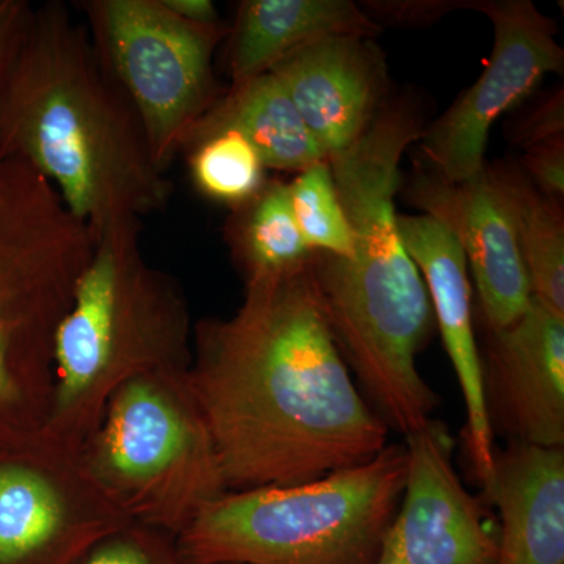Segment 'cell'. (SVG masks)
Returning <instances> with one entry per match:
<instances>
[{
    "mask_svg": "<svg viewBox=\"0 0 564 564\" xmlns=\"http://www.w3.org/2000/svg\"><path fill=\"white\" fill-rule=\"evenodd\" d=\"M188 381L228 491L310 484L388 447L334 339L313 259L250 278L231 317L196 322Z\"/></svg>",
    "mask_w": 564,
    "mask_h": 564,
    "instance_id": "1",
    "label": "cell"
},
{
    "mask_svg": "<svg viewBox=\"0 0 564 564\" xmlns=\"http://www.w3.org/2000/svg\"><path fill=\"white\" fill-rule=\"evenodd\" d=\"M0 155L50 182L95 237L165 210L173 195L131 104L62 2L33 7L0 99Z\"/></svg>",
    "mask_w": 564,
    "mask_h": 564,
    "instance_id": "2",
    "label": "cell"
},
{
    "mask_svg": "<svg viewBox=\"0 0 564 564\" xmlns=\"http://www.w3.org/2000/svg\"><path fill=\"white\" fill-rule=\"evenodd\" d=\"M422 135L417 111L408 102H392L361 139L328 158L352 250L350 258L321 252L313 258L337 347L377 414L404 436L433 419L440 404L415 364L432 325V304L404 248L395 212L400 163Z\"/></svg>",
    "mask_w": 564,
    "mask_h": 564,
    "instance_id": "3",
    "label": "cell"
},
{
    "mask_svg": "<svg viewBox=\"0 0 564 564\" xmlns=\"http://www.w3.org/2000/svg\"><path fill=\"white\" fill-rule=\"evenodd\" d=\"M140 221L95 237L54 340L50 417L41 437L82 448L118 389L192 362L191 310L180 282L141 252Z\"/></svg>",
    "mask_w": 564,
    "mask_h": 564,
    "instance_id": "4",
    "label": "cell"
},
{
    "mask_svg": "<svg viewBox=\"0 0 564 564\" xmlns=\"http://www.w3.org/2000/svg\"><path fill=\"white\" fill-rule=\"evenodd\" d=\"M406 452L293 486L228 491L176 538L185 564H377L402 500Z\"/></svg>",
    "mask_w": 564,
    "mask_h": 564,
    "instance_id": "5",
    "label": "cell"
},
{
    "mask_svg": "<svg viewBox=\"0 0 564 564\" xmlns=\"http://www.w3.org/2000/svg\"><path fill=\"white\" fill-rule=\"evenodd\" d=\"M93 247L50 182L0 155V413L33 437L50 417L55 334Z\"/></svg>",
    "mask_w": 564,
    "mask_h": 564,
    "instance_id": "6",
    "label": "cell"
},
{
    "mask_svg": "<svg viewBox=\"0 0 564 564\" xmlns=\"http://www.w3.org/2000/svg\"><path fill=\"white\" fill-rule=\"evenodd\" d=\"M80 454L132 525L174 540L228 492L188 370L144 375L118 389Z\"/></svg>",
    "mask_w": 564,
    "mask_h": 564,
    "instance_id": "7",
    "label": "cell"
},
{
    "mask_svg": "<svg viewBox=\"0 0 564 564\" xmlns=\"http://www.w3.org/2000/svg\"><path fill=\"white\" fill-rule=\"evenodd\" d=\"M80 10L99 61L166 172L218 102L212 58L225 31L181 20L162 0H88Z\"/></svg>",
    "mask_w": 564,
    "mask_h": 564,
    "instance_id": "8",
    "label": "cell"
},
{
    "mask_svg": "<svg viewBox=\"0 0 564 564\" xmlns=\"http://www.w3.org/2000/svg\"><path fill=\"white\" fill-rule=\"evenodd\" d=\"M129 525L80 448L40 437L0 462V564H79Z\"/></svg>",
    "mask_w": 564,
    "mask_h": 564,
    "instance_id": "9",
    "label": "cell"
},
{
    "mask_svg": "<svg viewBox=\"0 0 564 564\" xmlns=\"http://www.w3.org/2000/svg\"><path fill=\"white\" fill-rule=\"evenodd\" d=\"M494 29L486 68L432 128L423 131L421 150L433 173L445 181L473 180L485 170L494 122L518 106L547 74L562 73L564 52L554 22L529 0L469 2Z\"/></svg>",
    "mask_w": 564,
    "mask_h": 564,
    "instance_id": "10",
    "label": "cell"
},
{
    "mask_svg": "<svg viewBox=\"0 0 564 564\" xmlns=\"http://www.w3.org/2000/svg\"><path fill=\"white\" fill-rule=\"evenodd\" d=\"M441 421L406 434V481L377 564H496L497 534L454 466Z\"/></svg>",
    "mask_w": 564,
    "mask_h": 564,
    "instance_id": "11",
    "label": "cell"
},
{
    "mask_svg": "<svg viewBox=\"0 0 564 564\" xmlns=\"http://www.w3.org/2000/svg\"><path fill=\"white\" fill-rule=\"evenodd\" d=\"M481 375L492 434L564 447V317L532 296L521 317L488 328Z\"/></svg>",
    "mask_w": 564,
    "mask_h": 564,
    "instance_id": "12",
    "label": "cell"
},
{
    "mask_svg": "<svg viewBox=\"0 0 564 564\" xmlns=\"http://www.w3.org/2000/svg\"><path fill=\"white\" fill-rule=\"evenodd\" d=\"M410 196L458 240L477 284L486 328H503L521 317L532 291L513 226L486 166L463 182L421 174Z\"/></svg>",
    "mask_w": 564,
    "mask_h": 564,
    "instance_id": "13",
    "label": "cell"
},
{
    "mask_svg": "<svg viewBox=\"0 0 564 564\" xmlns=\"http://www.w3.org/2000/svg\"><path fill=\"white\" fill-rule=\"evenodd\" d=\"M326 161L361 139L383 109L386 69L361 36H328L273 66Z\"/></svg>",
    "mask_w": 564,
    "mask_h": 564,
    "instance_id": "14",
    "label": "cell"
},
{
    "mask_svg": "<svg viewBox=\"0 0 564 564\" xmlns=\"http://www.w3.org/2000/svg\"><path fill=\"white\" fill-rule=\"evenodd\" d=\"M399 229L404 248L432 296L433 317L440 326L466 404L467 451L475 477L485 489L491 480L496 444L486 411L466 258L454 234L430 215H399Z\"/></svg>",
    "mask_w": 564,
    "mask_h": 564,
    "instance_id": "15",
    "label": "cell"
},
{
    "mask_svg": "<svg viewBox=\"0 0 564 564\" xmlns=\"http://www.w3.org/2000/svg\"><path fill=\"white\" fill-rule=\"evenodd\" d=\"M484 491L500 514L496 564H564V447L496 452Z\"/></svg>",
    "mask_w": 564,
    "mask_h": 564,
    "instance_id": "16",
    "label": "cell"
},
{
    "mask_svg": "<svg viewBox=\"0 0 564 564\" xmlns=\"http://www.w3.org/2000/svg\"><path fill=\"white\" fill-rule=\"evenodd\" d=\"M378 22L350 0H247L229 43L232 85L269 73L289 54L328 36H370Z\"/></svg>",
    "mask_w": 564,
    "mask_h": 564,
    "instance_id": "17",
    "label": "cell"
},
{
    "mask_svg": "<svg viewBox=\"0 0 564 564\" xmlns=\"http://www.w3.org/2000/svg\"><path fill=\"white\" fill-rule=\"evenodd\" d=\"M220 129L239 132L254 148L265 169L302 173L326 161L313 133L273 73L243 84L212 107L193 131L188 147L199 137Z\"/></svg>",
    "mask_w": 564,
    "mask_h": 564,
    "instance_id": "18",
    "label": "cell"
},
{
    "mask_svg": "<svg viewBox=\"0 0 564 564\" xmlns=\"http://www.w3.org/2000/svg\"><path fill=\"white\" fill-rule=\"evenodd\" d=\"M513 226L530 291L564 317V218L560 203L538 191L522 170L486 166Z\"/></svg>",
    "mask_w": 564,
    "mask_h": 564,
    "instance_id": "19",
    "label": "cell"
},
{
    "mask_svg": "<svg viewBox=\"0 0 564 564\" xmlns=\"http://www.w3.org/2000/svg\"><path fill=\"white\" fill-rule=\"evenodd\" d=\"M247 206L250 209L239 231L247 280L289 272L314 258L293 214L289 185H265Z\"/></svg>",
    "mask_w": 564,
    "mask_h": 564,
    "instance_id": "20",
    "label": "cell"
},
{
    "mask_svg": "<svg viewBox=\"0 0 564 564\" xmlns=\"http://www.w3.org/2000/svg\"><path fill=\"white\" fill-rule=\"evenodd\" d=\"M192 144V180L207 198L247 206L265 187L267 169L239 132L220 129L199 137Z\"/></svg>",
    "mask_w": 564,
    "mask_h": 564,
    "instance_id": "21",
    "label": "cell"
},
{
    "mask_svg": "<svg viewBox=\"0 0 564 564\" xmlns=\"http://www.w3.org/2000/svg\"><path fill=\"white\" fill-rule=\"evenodd\" d=\"M293 214L310 250L334 258H350V225L328 161L314 163L289 185Z\"/></svg>",
    "mask_w": 564,
    "mask_h": 564,
    "instance_id": "22",
    "label": "cell"
},
{
    "mask_svg": "<svg viewBox=\"0 0 564 564\" xmlns=\"http://www.w3.org/2000/svg\"><path fill=\"white\" fill-rule=\"evenodd\" d=\"M79 564H185L169 534L129 525L93 547Z\"/></svg>",
    "mask_w": 564,
    "mask_h": 564,
    "instance_id": "23",
    "label": "cell"
},
{
    "mask_svg": "<svg viewBox=\"0 0 564 564\" xmlns=\"http://www.w3.org/2000/svg\"><path fill=\"white\" fill-rule=\"evenodd\" d=\"M525 176L534 187L556 202L564 195V141L560 139L544 141L525 150Z\"/></svg>",
    "mask_w": 564,
    "mask_h": 564,
    "instance_id": "24",
    "label": "cell"
},
{
    "mask_svg": "<svg viewBox=\"0 0 564 564\" xmlns=\"http://www.w3.org/2000/svg\"><path fill=\"white\" fill-rule=\"evenodd\" d=\"M33 7L28 0H0V99L9 82Z\"/></svg>",
    "mask_w": 564,
    "mask_h": 564,
    "instance_id": "25",
    "label": "cell"
},
{
    "mask_svg": "<svg viewBox=\"0 0 564 564\" xmlns=\"http://www.w3.org/2000/svg\"><path fill=\"white\" fill-rule=\"evenodd\" d=\"M564 131L563 91H556L544 102L538 104L533 110L516 124L513 140L518 147L529 148L544 141L560 139Z\"/></svg>",
    "mask_w": 564,
    "mask_h": 564,
    "instance_id": "26",
    "label": "cell"
},
{
    "mask_svg": "<svg viewBox=\"0 0 564 564\" xmlns=\"http://www.w3.org/2000/svg\"><path fill=\"white\" fill-rule=\"evenodd\" d=\"M163 6L181 20L198 25H218L217 9L210 0H162Z\"/></svg>",
    "mask_w": 564,
    "mask_h": 564,
    "instance_id": "27",
    "label": "cell"
}]
</instances>
